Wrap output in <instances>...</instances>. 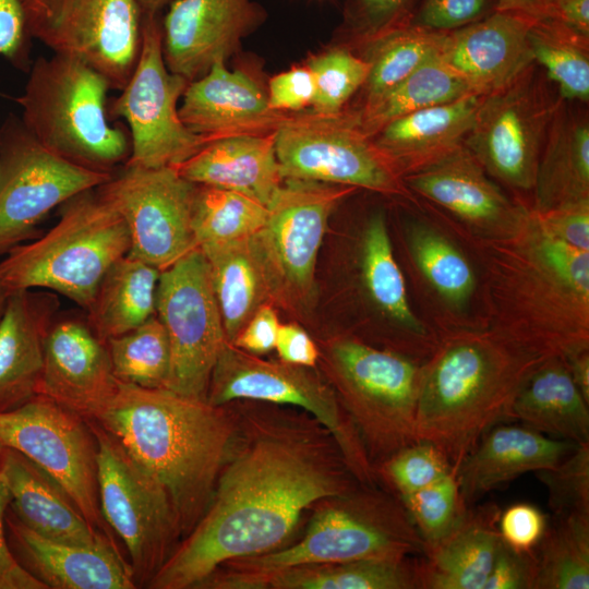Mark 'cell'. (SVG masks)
Returning a JSON list of instances; mask_svg holds the SVG:
<instances>
[{
    "mask_svg": "<svg viewBox=\"0 0 589 589\" xmlns=\"http://www.w3.org/2000/svg\"><path fill=\"white\" fill-rule=\"evenodd\" d=\"M236 408L238 426L211 502L146 585L199 589L224 563L276 550L304 512L362 485L308 412Z\"/></svg>",
    "mask_w": 589,
    "mask_h": 589,
    "instance_id": "6da1fadb",
    "label": "cell"
},
{
    "mask_svg": "<svg viewBox=\"0 0 589 589\" xmlns=\"http://www.w3.org/2000/svg\"><path fill=\"white\" fill-rule=\"evenodd\" d=\"M479 242L489 327L545 357L589 348V252L550 236L531 208L514 235Z\"/></svg>",
    "mask_w": 589,
    "mask_h": 589,
    "instance_id": "7a4b0ae2",
    "label": "cell"
},
{
    "mask_svg": "<svg viewBox=\"0 0 589 589\" xmlns=\"http://www.w3.org/2000/svg\"><path fill=\"white\" fill-rule=\"evenodd\" d=\"M91 420L165 488L182 539L188 536L205 513L232 446L238 426L233 404L214 406L118 380L112 397Z\"/></svg>",
    "mask_w": 589,
    "mask_h": 589,
    "instance_id": "3957f363",
    "label": "cell"
},
{
    "mask_svg": "<svg viewBox=\"0 0 589 589\" xmlns=\"http://www.w3.org/2000/svg\"><path fill=\"white\" fill-rule=\"evenodd\" d=\"M549 358L489 326L437 338L421 364L416 442L438 448L456 472L489 430L512 419L521 387Z\"/></svg>",
    "mask_w": 589,
    "mask_h": 589,
    "instance_id": "277c9868",
    "label": "cell"
},
{
    "mask_svg": "<svg viewBox=\"0 0 589 589\" xmlns=\"http://www.w3.org/2000/svg\"><path fill=\"white\" fill-rule=\"evenodd\" d=\"M423 551L424 542L401 502L375 485H360L316 503L304 534L296 543L228 561L200 588L261 589L266 578L291 567L400 560Z\"/></svg>",
    "mask_w": 589,
    "mask_h": 589,
    "instance_id": "5b68a950",
    "label": "cell"
},
{
    "mask_svg": "<svg viewBox=\"0 0 589 589\" xmlns=\"http://www.w3.org/2000/svg\"><path fill=\"white\" fill-rule=\"evenodd\" d=\"M60 207L59 220L45 235L4 254L0 281L8 292L47 289L86 310L106 273L129 253L128 228L96 189Z\"/></svg>",
    "mask_w": 589,
    "mask_h": 589,
    "instance_id": "8992f818",
    "label": "cell"
},
{
    "mask_svg": "<svg viewBox=\"0 0 589 589\" xmlns=\"http://www.w3.org/2000/svg\"><path fill=\"white\" fill-rule=\"evenodd\" d=\"M107 80L86 63L53 53L38 57L21 96V120L45 147L80 166L105 172L128 160L131 140L111 125Z\"/></svg>",
    "mask_w": 589,
    "mask_h": 589,
    "instance_id": "52a82bcc",
    "label": "cell"
},
{
    "mask_svg": "<svg viewBox=\"0 0 589 589\" xmlns=\"http://www.w3.org/2000/svg\"><path fill=\"white\" fill-rule=\"evenodd\" d=\"M324 377L353 422L373 466L416 442L420 362L352 337L320 351Z\"/></svg>",
    "mask_w": 589,
    "mask_h": 589,
    "instance_id": "ba28073f",
    "label": "cell"
},
{
    "mask_svg": "<svg viewBox=\"0 0 589 589\" xmlns=\"http://www.w3.org/2000/svg\"><path fill=\"white\" fill-rule=\"evenodd\" d=\"M206 400L214 406L251 401L303 410L329 431L362 485L377 482L353 422L330 384L314 368L264 360L227 342L212 372Z\"/></svg>",
    "mask_w": 589,
    "mask_h": 589,
    "instance_id": "9c48e42d",
    "label": "cell"
},
{
    "mask_svg": "<svg viewBox=\"0 0 589 589\" xmlns=\"http://www.w3.org/2000/svg\"><path fill=\"white\" fill-rule=\"evenodd\" d=\"M97 441L103 517L123 541L134 580L147 585L182 540L179 518L165 488L122 443L93 420Z\"/></svg>",
    "mask_w": 589,
    "mask_h": 589,
    "instance_id": "30bf717a",
    "label": "cell"
},
{
    "mask_svg": "<svg viewBox=\"0 0 589 589\" xmlns=\"http://www.w3.org/2000/svg\"><path fill=\"white\" fill-rule=\"evenodd\" d=\"M189 83L166 64L158 14H143L134 70L110 106V116L124 119L130 131L131 153L124 165L175 167L208 143L179 116V99Z\"/></svg>",
    "mask_w": 589,
    "mask_h": 589,
    "instance_id": "8fae6325",
    "label": "cell"
},
{
    "mask_svg": "<svg viewBox=\"0 0 589 589\" xmlns=\"http://www.w3.org/2000/svg\"><path fill=\"white\" fill-rule=\"evenodd\" d=\"M25 26L53 53L77 59L121 91L141 48L137 0H20Z\"/></svg>",
    "mask_w": 589,
    "mask_h": 589,
    "instance_id": "7c38bea8",
    "label": "cell"
},
{
    "mask_svg": "<svg viewBox=\"0 0 589 589\" xmlns=\"http://www.w3.org/2000/svg\"><path fill=\"white\" fill-rule=\"evenodd\" d=\"M283 179L362 188L404 195L406 185L357 118L340 113L285 117L275 130Z\"/></svg>",
    "mask_w": 589,
    "mask_h": 589,
    "instance_id": "4fadbf2b",
    "label": "cell"
},
{
    "mask_svg": "<svg viewBox=\"0 0 589 589\" xmlns=\"http://www.w3.org/2000/svg\"><path fill=\"white\" fill-rule=\"evenodd\" d=\"M111 176L57 155L21 118L8 116L0 127V255L34 238L37 224L53 208Z\"/></svg>",
    "mask_w": 589,
    "mask_h": 589,
    "instance_id": "5bb4252c",
    "label": "cell"
},
{
    "mask_svg": "<svg viewBox=\"0 0 589 589\" xmlns=\"http://www.w3.org/2000/svg\"><path fill=\"white\" fill-rule=\"evenodd\" d=\"M156 316L170 345L165 388L206 400L212 372L228 341L209 264L199 248L160 272Z\"/></svg>",
    "mask_w": 589,
    "mask_h": 589,
    "instance_id": "9a60e30c",
    "label": "cell"
},
{
    "mask_svg": "<svg viewBox=\"0 0 589 589\" xmlns=\"http://www.w3.org/2000/svg\"><path fill=\"white\" fill-rule=\"evenodd\" d=\"M353 188L285 179L267 206L255 238L269 275L274 302L308 311L315 297V267L328 218Z\"/></svg>",
    "mask_w": 589,
    "mask_h": 589,
    "instance_id": "2e32d148",
    "label": "cell"
},
{
    "mask_svg": "<svg viewBox=\"0 0 589 589\" xmlns=\"http://www.w3.org/2000/svg\"><path fill=\"white\" fill-rule=\"evenodd\" d=\"M0 441L57 481L91 526L112 541L99 503L97 441L86 419L36 395L0 412Z\"/></svg>",
    "mask_w": 589,
    "mask_h": 589,
    "instance_id": "e0dca14e",
    "label": "cell"
},
{
    "mask_svg": "<svg viewBox=\"0 0 589 589\" xmlns=\"http://www.w3.org/2000/svg\"><path fill=\"white\" fill-rule=\"evenodd\" d=\"M194 188L171 166L124 165L96 190L127 225L128 254L161 272L197 248L191 227Z\"/></svg>",
    "mask_w": 589,
    "mask_h": 589,
    "instance_id": "ac0fdd59",
    "label": "cell"
},
{
    "mask_svg": "<svg viewBox=\"0 0 589 589\" xmlns=\"http://www.w3.org/2000/svg\"><path fill=\"white\" fill-rule=\"evenodd\" d=\"M531 70L483 96L464 143L488 175L519 191L533 190L545 136L560 106L541 91Z\"/></svg>",
    "mask_w": 589,
    "mask_h": 589,
    "instance_id": "d6986e66",
    "label": "cell"
},
{
    "mask_svg": "<svg viewBox=\"0 0 589 589\" xmlns=\"http://www.w3.org/2000/svg\"><path fill=\"white\" fill-rule=\"evenodd\" d=\"M264 19L253 0H172L161 22L166 64L191 82L226 61Z\"/></svg>",
    "mask_w": 589,
    "mask_h": 589,
    "instance_id": "ffe728a7",
    "label": "cell"
},
{
    "mask_svg": "<svg viewBox=\"0 0 589 589\" xmlns=\"http://www.w3.org/2000/svg\"><path fill=\"white\" fill-rule=\"evenodd\" d=\"M405 185L440 205L478 240L514 235L528 208L513 203L462 145L437 161L402 177Z\"/></svg>",
    "mask_w": 589,
    "mask_h": 589,
    "instance_id": "44dd1931",
    "label": "cell"
},
{
    "mask_svg": "<svg viewBox=\"0 0 589 589\" xmlns=\"http://www.w3.org/2000/svg\"><path fill=\"white\" fill-rule=\"evenodd\" d=\"M117 385L107 345L87 321L56 317L46 340L37 395L91 420Z\"/></svg>",
    "mask_w": 589,
    "mask_h": 589,
    "instance_id": "7402d4cb",
    "label": "cell"
},
{
    "mask_svg": "<svg viewBox=\"0 0 589 589\" xmlns=\"http://www.w3.org/2000/svg\"><path fill=\"white\" fill-rule=\"evenodd\" d=\"M534 20L494 10L483 19L446 32L440 55L479 95H489L516 82L531 68L528 32Z\"/></svg>",
    "mask_w": 589,
    "mask_h": 589,
    "instance_id": "603a6c76",
    "label": "cell"
},
{
    "mask_svg": "<svg viewBox=\"0 0 589 589\" xmlns=\"http://www.w3.org/2000/svg\"><path fill=\"white\" fill-rule=\"evenodd\" d=\"M181 99L182 122L208 142L271 133L286 117L269 108L267 95L251 76L243 71H230L223 60L191 81Z\"/></svg>",
    "mask_w": 589,
    "mask_h": 589,
    "instance_id": "cb8c5ba5",
    "label": "cell"
},
{
    "mask_svg": "<svg viewBox=\"0 0 589 589\" xmlns=\"http://www.w3.org/2000/svg\"><path fill=\"white\" fill-rule=\"evenodd\" d=\"M9 541L26 569L47 588L134 589L131 566L110 543L83 546L46 538L25 526L10 508L4 515Z\"/></svg>",
    "mask_w": 589,
    "mask_h": 589,
    "instance_id": "d4e9b609",
    "label": "cell"
},
{
    "mask_svg": "<svg viewBox=\"0 0 589 589\" xmlns=\"http://www.w3.org/2000/svg\"><path fill=\"white\" fill-rule=\"evenodd\" d=\"M59 306L53 292H8L0 315V412L37 395L45 346Z\"/></svg>",
    "mask_w": 589,
    "mask_h": 589,
    "instance_id": "484cf974",
    "label": "cell"
},
{
    "mask_svg": "<svg viewBox=\"0 0 589 589\" xmlns=\"http://www.w3.org/2000/svg\"><path fill=\"white\" fill-rule=\"evenodd\" d=\"M576 445L525 424L493 426L455 472L466 506L524 473L555 467Z\"/></svg>",
    "mask_w": 589,
    "mask_h": 589,
    "instance_id": "4316f807",
    "label": "cell"
},
{
    "mask_svg": "<svg viewBox=\"0 0 589 589\" xmlns=\"http://www.w3.org/2000/svg\"><path fill=\"white\" fill-rule=\"evenodd\" d=\"M0 476L11 496L10 508L35 532L75 545H116L91 526L57 481L22 453L4 446Z\"/></svg>",
    "mask_w": 589,
    "mask_h": 589,
    "instance_id": "83f0119b",
    "label": "cell"
},
{
    "mask_svg": "<svg viewBox=\"0 0 589 589\" xmlns=\"http://www.w3.org/2000/svg\"><path fill=\"white\" fill-rule=\"evenodd\" d=\"M495 503L467 506L440 540L417 557L420 589H482L501 542Z\"/></svg>",
    "mask_w": 589,
    "mask_h": 589,
    "instance_id": "f1b7e54d",
    "label": "cell"
},
{
    "mask_svg": "<svg viewBox=\"0 0 589 589\" xmlns=\"http://www.w3.org/2000/svg\"><path fill=\"white\" fill-rule=\"evenodd\" d=\"M274 132L213 140L175 168L194 184L232 190L267 207L284 181Z\"/></svg>",
    "mask_w": 589,
    "mask_h": 589,
    "instance_id": "f546056e",
    "label": "cell"
},
{
    "mask_svg": "<svg viewBox=\"0 0 589 589\" xmlns=\"http://www.w3.org/2000/svg\"><path fill=\"white\" fill-rule=\"evenodd\" d=\"M483 96L470 94L401 116L374 134V143L402 178L464 145Z\"/></svg>",
    "mask_w": 589,
    "mask_h": 589,
    "instance_id": "4dcf8cb0",
    "label": "cell"
},
{
    "mask_svg": "<svg viewBox=\"0 0 589 589\" xmlns=\"http://www.w3.org/2000/svg\"><path fill=\"white\" fill-rule=\"evenodd\" d=\"M199 249L209 264L226 339L232 344L254 313L274 302L263 254L255 235Z\"/></svg>",
    "mask_w": 589,
    "mask_h": 589,
    "instance_id": "1f68e13d",
    "label": "cell"
},
{
    "mask_svg": "<svg viewBox=\"0 0 589 589\" xmlns=\"http://www.w3.org/2000/svg\"><path fill=\"white\" fill-rule=\"evenodd\" d=\"M589 402L574 383L562 356L543 361L529 376L512 408V419L550 437L589 443Z\"/></svg>",
    "mask_w": 589,
    "mask_h": 589,
    "instance_id": "d6a6232c",
    "label": "cell"
},
{
    "mask_svg": "<svg viewBox=\"0 0 589 589\" xmlns=\"http://www.w3.org/2000/svg\"><path fill=\"white\" fill-rule=\"evenodd\" d=\"M360 265L362 283L369 299L406 335L417 361L422 363L435 348L437 338L430 335L410 306L405 279L394 256L383 212L374 213L364 226Z\"/></svg>",
    "mask_w": 589,
    "mask_h": 589,
    "instance_id": "836d02e7",
    "label": "cell"
},
{
    "mask_svg": "<svg viewBox=\"0 0 589 589\" xmlns=\"http://www.w3.org/2000/svg\"><path fill=\"white\" fill-rule=\"evenodd\" d=\"M531 209L546 212L589 200V124L557 107L537 167Z\"/></svg>",
    "mask_w": 589,
    "mask_h": 589,
    "instance_id": "e575fe53",
    "label": "cell"
},
{
    "mask_svg": "<svg viewBox=\"0 0 589 589\" xmlns=\"http://www.w3.org/2000/svg\"><path fill=\"white\" fill-rule=\"evenodd\" d=\"M159 275V269L129 254L117 261L86 309L93 332L106 342L154 316Z\"/></svg>",
    "mask_w": 589,
    "mask_h": 589,
    "instance_id": "d590c367",
    "label": "cell"
},
{
    "mask_svg": "<svg viewBox=\"0 0 589 589\" xmlns=\"http://www.w3.org/2000/svg\"><path fill=\"white\" fill-rule=\"evenodd\" d=\"M261 589H420L417 557L297 566L266 578Z\"/></svg>",
    "mask_w": 589,
    "mask_h": 589,
    "instance_id": "8d00e7d4",
    "label": "cell"
},
{
    "mask_svg": "<svg viewBox=\"0 0 589 589\" xmlns=\"http://www.w3.org/2000/svg\"><path fill=\"white\" fill-rule=\"evenodd\" d=\"M440 51L385 94L365 104L357 121L368 135L376 134L390 121L412 111L476 94L444 62Z\"/></svg>",
    "mask_w": 589,
    "mask_h": 589,
    "instance_id": "74e56055",
    "label": "cell"
},
{
    "mask_svg": "<svg viewBox=\"0 0 589 589\" xmlns=\"http://www.w3.org/2000/svg\"><path fill=\"white\" fill-rule=\"evenodd\" d=\"M405 240L414 266L444 304L457 311L467 308L477 289V275L461 250L420 220L406 225Z\"/></svg>",
    "mask_w": 589,
    "mask_h": 589,
    "instance_id": "f35d334b",
    "label": "cell"
},
{
    "mask_svg": "<svg viewBox=\"0 0 589 589\" xmlns=\"http://www.w3.org/2000/svg\"><path fill=\"white\" fill-rule=\"evenodd\" d=\"M533 552V589H588L589 515L554 516Z\"/></svg>",
    "mask_w": 589,
    "mask_h": 589,
    "instance_id": "ab89813d",
    "label": "cell"
},
{
    "mask_svg": "<svg viewBox=\"0 0 589 589\" xmlns=\"http://www.w3.org/2000/svg\"><path fill=\"white\" fill-rule=\"evenodd\" d=\"M533 61L541 64L564 99L589 98L588 36L561 21H534L528 32Z\"/></svg>",
    "mask_w": 589,
    "mask_h": 589,
    "instance_id": "60d3db41",
    "label": "cell"
},
{
    "mask_svg": "<svg viewBox=\"0 0 589 589\" xmlns=\"http://www.w3.org/2000/svg\"><path fill=\"white\" fill-rule=\"evenodd\" d=\"M267 207L232 190L195 184L191 227L197 248L251 237L267 218Z\"/></svg>",
    "mask_w": 589,
    "mask_h": 589,
    "instance_id": "b9f144b4",
    "label": "cell"
},
{
    "mask_svg": "<svg viewBox=\"0 0 589 589\" xmlns=\"http://www.w3.org/2000/svg\"><path fill=\"white\" fill-rule=\"evenodd\" d=\"M444 34L409 24L375 35L365 58L370 64L364 84L365 104L385 94L437 53Z\"/></svg>",
    "mask_w": 589,
    "mask_h": 589,
    "instance_id": "7bdbcfd3",
    "label": "cell"
},
{
    "mask_svg": "<svg viewBox=\"0 0 589 589\" xmlns=\"http://www.w3.org/2000/svg\"><path fill=\"white\" fill-rule=\"evenodd\" d=\"M117 380L146 388H165L170 369L167 332L156 316L106 341Z\"/></svg>",
    "mask_w": 589,
    "mask_h": 589,
    "instance_id": "ee69618b",
    "label": "cell"
},
{
    "mask_svg": "<svg viewBox=\"0 0 589 589\" xmlns=\"http://www.w3.org/2000/svg\"><path fill=\"white\" fill-rule=\"evenodd\" d=\"M314 82V113H340L349 98L365 84L370 64L345 49H335L313 58L306 65Z\"/></svg>",
    "mask_w": 589,
    "mask_h": 589,
    "instance_id": "f6af8a7d",
    "label": "cell"
},
{
    "mask_svg": "<svg viewBox=\"0 0 589 589\" xmlns=\"http://www.w3.org/2000/svg\"><path fill=\"white\" fill-rule=\"evenodd\" d=\"M398 500L407 510L424 545L444 537L467 507L455 471Z\"/></svg>",
    "mask_w": 589,
    "mask_h": 589,
    "instance_id": "bcb514c9",
    "label": "cell"
},
{
    "mask_svg": "<svg viewBox=\"0 0 589 589\" xmlns=\"http://www.w3.org/2000/svg\"><path fill=\"white\" fill-rule=\"evenodd\" d=\"M454 471L444 454L428 442H413L374 466L377 481L397 497L409 495Z\"/></svg>",
    "mask_w": 589,
    "mask_h": 589,
    "instance_id": "7dc6e473",
    "label": "cell"
},
{
    "mask_svg": "<svg viewBox=\"0 0 589 589\" xmlns=\"http://www.w3.org/2000/svg\"><path fill=\"white\" fill-rule=\"evenodd\" d=\"M554 516L589 515V443L578 444L555 467L536 472Z\"/></svg>",
    "mask_w": 589,
    "mask_h": 589,
    "instance_id": "c3c4849f",
    "label": "cell"
},
{
    "mask_svg": "<svg viewBox=\"0 0 589 589\" xmlns=\"http://www.w3.org/2000/svg\"><path fill=\"white\" fill-rule=\"evenodd\" d=\"M494 10L496 0H422L410 24L446 33L474 23Z\"/></svg>",
    "mask_w": 589,
    "mask_h": 589,
    "instance_id": "681fc988",
    "label": "cell"
},
{
    "mask_svg": "<svg viewBox=\"0 0 589 589\" xmlns=\"http://www.w3.org/2000/svg\"><path fill=\"white\" fill-rule=\"evenodd\" d=\"M419 0H348V23L372 36L409 25Z\"/></svg>",
    "mask_w": 589,
    "mask_h": 589,
    "instance_id": "f907efd6",
    "label": "cell"
},
{
    "mask_svg": "<svg viewBox=\"0 0 589 589\" xmlns=\"http://www.w3.org/2000/svg\"><path fill=\"white\" fill-rule=\"evenodd\" d=\"M548 521L534 505L516 503L501 512L498 531L501 539L520 552H531L540 542Z\"/></svg>",
    "mask_w": 589,
    "mask_h": 589,
    "instance_id": "816d5d0a",
    "label": "cell"
},
{
    "mask_svg": "<svg viewBox=\"0 0 589 589\" xmlns=\"http://www.w3.org/2000/svg\"><path fill=\"white\" fill-rule=\"evenodd\" d=\"M536 572L533 551H517L501 539L482 589H533Z\"/></svg>",
    "mask_w": 589,
    "mask_h": 589,
    "instance_id": "f5cc1de1",
    "label": "cell"
},
{
    "mask_svg": "<svg viewBox=\"0 0 589 589\" xmlns=\"http://www.w3.org/2000/svg\"><path fill=\"white\" fill-rule=\"evenodd\" d=\"M534 214L550 236L575 250L589 252V200Z\"/></svg>",
    "mask_w": 589,
    "mask_h": 589,
    "instance_id": "db71d44e",
    "label": "cell"
},
{
    "mask_svg": "<svg viewBox=\"0 0 589 589\" xmlns=\"http://www.w3.org/2000/svg\"><path fill=\"white\" fill-rule=\"evenodd\" d=\"M31 40L20 0H0V56L13 67L28 71Z\"/></svg>",
    "mask_w": 589,
    "mask_h": 589,
    "instance_id": "11a10c76",
    "label": "cell"
},
{
    "mask_svg": "<svg viewBox=\"0 0 589 589\" xmlns=\"http://www.w3.org/2000/svg\"><path fill=\"white\" fill-rule=\"evenodd\" d=\"M267 101L275 111L301 110L312 105L314 82L308 67L293 68L273 76L268 83Z\"/></svg>",
    "mask_w": 589,
    "mask_h": 589,
    "instance_id": "9f6ffc18",
    "label": "cell"
},
{
    "mask_svg": "<svg viewBox=\"0 0 589 589\" xmlns=\"http://www.w3.org/2000/svg\"><path fill=\"white\" fill-rule=\"evenodd\" d=\"M10 502L9 490L0 476V589H48L20 563L8 542L4 515Z\"/></svg>",
    "mask_w": 589,
    "mask_h": 589,
    "instance_id": "6f0895ef",
    "label": "cell"
},
{
    "mask_svg": "<svg viewBox=\"0 0 589 589\" xmlns=\"http://www.w3.org/2000/svg\"><path fill=\"white\" fill-rule=\"evenodd\" d=\"M279 326L272 304H264L243 326L232 345L256 356L268 353L276 347Z\"/></svg>",
    "mask_w": 589,
    "mask_h": 589,
    "instance_id": "680465c9",
    "label": "cell"
},
{
    "mask_svg": "<svg viewBox=\"0 0 589 589\" xmlns=\"http://www.w3.org/2000/svg\"><path fill=\"white\" fill-rule=\"evenodd\" d=\"M279 360L289 364L315 368L320 349L298 324H280L276 347Z\"/></svg>",
    "mask_w": 589,
    "mask_h": 589,
    "instance_id": "91938a15",
    "label": "cell"
},
{
    "mask_svg": "<svg viewBox=\"0 0 589 589\" xmlns=\"http://www.w3.org/2000/svg\"><path fill=\"white\" fill-rule=\"evenodd\" d=\"M552 17L589 37V0H556Z\"/></svg>",
    "mask_w": 589,
    "mask_h": 589,
    "instance_id": "94428289",
    "label": "cell"
},
{
    "mask_svg": "<svg viewBox=\"0 0 589 589\" xmlns=\"http://www.w3.org/2000/svg\"><path fill=\"white\" fill-rule=\"evenodd\" d=\"M556 0H496V10L526 15L534 21L552 17Z\"/></svg>",
    "mask_w": 589,
    "mask_h": 589,
    "instance_id": "6125c7cd",
    "label": "cell"
},
{
    "mask_svg": "<svg viewBox=\"0 0 589 589\" xmlns=\"http://www.w3.org/2000/svg\"><path fill=\"white\" fill-rule=\"evenodd\" d=\"M570 376L589 402V348H582L563 356Z\"/></svg>",
    "mask_w": 589,
    "mask_h": 589,
    "instance_id": "be15d7a7",
    "label": "cell"
},
{
    "mask_svg": "<svg viewBox=\"0 0 589 589\" xmlns=\"http://www.w3.org/2000/svg\"><path fill=\"white\" fill-rule=\"evenodd\" d=\"M172 0H137L143 14H159Z\"/></svg>",
    "mask_w": 589,
    "mask_h": 589,
    "instance_id": "e7e4bbea",
    "label": "cell"
},
{
    "mask_svg": "<svg viewBox=\"0 0 589 589\" xmlns=\"http://www.w3.org/2000/svg\"><path fill=\"white\" fill-rule=\"evenodd\" d=\"M7 296H8V291H7V289L2 286V284H1V281H0V315H1V313H2V310H3L4 303H5Z\"/></svg>",
    "mask_w": 589,
    "mask_h": 589,
    "instance_id": "03108f58",
    "label": "cell"
},
{
    "mask_svg": "<svg viewBox=\"0 0 589 589\" xmlns=\"http://www.w3.org/2000/svg\"><path fill=\"white\" fill-rule=\"evenodd\" d=\"M3 449H4V445H3V443L0 441V462H1V457H2Z\"/></svg>",
    "mask_w": 589,
    "mask_h": 589,
    "instance_id": "003e7915",
    "label": "cell"
}]
</instances>
